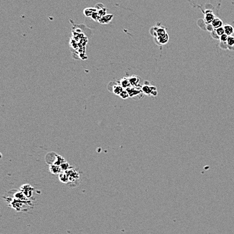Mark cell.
Segmentation results:
<instances>
[{
    "label": "cell",
    "mask_w": 234,
    "mask_h": 234,
    "mask_svg": "<svg viewBox=\"0 0 234 234\" xmlns=\"http://www.w3.org/2000/svg\"><path fill=\"white\" fill-rule=\"evenodd\" d=\"M126 90L129 93V97L133 98V99H142L143 96L144 95L143 93L142 92L141 89H140L139 88H135L133 87V86H131L130 88L126 89Z\"/></svg>",
    "instance_id": "1"
},
{
    "label": "cell",
    "mask_w": 234,
    "mask_h": 234,
    "mask_svg": "<svg viewBox=\"0 0 234 234\" xmlns=\"http://www.w3.org/2000/svg\"><path fill=\"white\" fill-rule=\"evenodd\" d=\"M141 90L143 93V94L146 95H152L153 97H155L157 95V88L154 86H150V85H145L141 86Z\"/></svg>",
    "instance_id": "2"
},
{
    "label": "cell",
    "mask_w": 234,
    "mask_h": 234,
    "mask_svg": "<svg viewBox=\"0 0 234 234\" xmlns=\"http://www.w3.org/2000/svg\"><path fill=\"white\" fill-rule=\"evenodd\" d=\"M20 190L24 194L26 198H29L32 197L34 188L30 184H24L20 187Z\"/></svg>",
    "instance_id": "3"
},
{
    "label": "cell",
    "mask_w": 234,
    "mask_h": 234,
    "mask_svg": "<svg viewBox=\"0 0 234 234\" xmlns=\"http://www.w3.org/2000/svg\"><path fill=\"white\" fill-rule=\"evenodd\" d=\"M67 174L68 175L69 178H70V182H72L75 181V180L79 179V173L75 171L74 169H70L67 171H65Z\"/></svg>",
    "instance_id": "4"
},
{
    "label": "cell",
    "mask_w": 234,
    "mask_h": 234,
    "mask_svg": "<svg viewBox=\"0 0 234 234\" xmlns=\"http://www.w3.org/2000/svg\"><path fill=\"white\" fill-rule=\"evenodd\" d=\"M58 155L55 153H50L47 154L46 157V161L50 165H54L57 159Z\"/></svg>",
    "instance_id": "5"
},
{
    "label": "cell",
    "mask_w": 234,
    "mask_h": 234,
    "mask_svg": "<svg viewBox=\"0 0 234 234\" xmlns=\"http://www.w3.org/2000/svg\"><path fill=\"white\" fill-rule=\"evenodd\" d=\"M129 82H130V84L131 86H133V87H135V88H139L141 87V84H139V81H140V78L137 76H135L133 75L132 76H131L130 78H129Z\"/></svg>",
    "instance_id": "6"
},
{
    "label": "cell",
    "mask_w": 234,
    "mask_h": 234,
    "mask_svg": "<svg viewBox=\"0 0 234 234\" xmlns=\"http://www.w3.org/2000/svg\"><path fill=\"white\" fill-rule=\"evenodd\" d=\"M113 84V86H111L112 87V89H111V91L114 93V94L117 95H119L121 94V93L123 91L124 89L122 87V86L120 85L119 82H117V83H115V82H112Z\"/></svg>",
    "instance_id": "7"
},
{
    "label": "cell",
    "mask_w": 234,
    "mask_h": 234,
    "mask_svg": "<svg viewBox=\"0 0 234 234\" xmlns=\"http://www.w3.org/2000/svg\"><path fill=\"white\" fill-rule=\"evenodd\" d=\"M215 16L214 15L213 13L212 12V11H209L205 13V15H204V21L205 22V23L207 24H212L213 21L215 20Z\"/></svg>",
    "instance_id": "8"
},
{
    "label": "cell",
    "mask_w": 234,
    "mask_h": 234,
    "mask_svg": "<svg viewBox=\"0 0 234 234\" xmlns=\"http://www.w3.org/2000/svg\"><path fill=\"white\" fill-rule=\"evenodd\" d=\"M155 39H156V41H157V44L165 45L168 43L169 41V36L168 34H166L164 35H162V36L155 37Z\"/></svg>",
    "instance_id": "9"
},
{
    "label": "cell",
    "mask_w": 234,
    "mask_h": 234,
    "mask_svg": "<svg viewBox=\"0 0 234 234\" xmlns=\"http://www.w3.org/2000/svg\"><path fill=\"white\" fill-rule=\"evenodd\" d=\"M118 82H119L120 85H121L122 87L124 89V90L130 88L131 86L130 82H129V78H123L120 80V81Z\"/></svg>",
    "instance_id": "10"
},
{
    "label": "cell",
    "mask_w": 234,
    "mask_h": 234,
    "mask_svg": "<svg viewBox=\"0 0 234 234\" xmlns=\"http://www.w3.org/2000/svg\"><path fill=\"white\" fill-rule=\"evenodd\" d=\"M212 26L214 28V29L216 30L217 28L223 27V21L221 20L219 18H215V20L212 22Z\"/></svg>",
    "instance_id": "11"
},
{
    "label": "cell",
    "mask_w": 234,
    "mask_h": 234,
    "mask_svg": "<svg viewBox=\"0 0 234 234\" xmlns=\"http://www.w3.org/2000/svg\"><path fill=\"white\" fill-rule=\"evenodd\" d=\"M113 15L112 14H106L104 16L100 18L99 20V22L101 24H108L111 21L112 19Z\"/></svg>",
    "instance_id": "12"
},
{
    "label": "cell",
    "mask_w": 234,
    "mask_h": 234,
    "mask_svg": "<svg viewBox=\"0 0 234 234\" xmlns=\"http://www.w3.org/2000/svg\"><path fill=\"white\" fill-rule=\"evenodd\" d=\"M50 171L53 174H57V173H61V171H62V169L61 168V167L59 165H50Z\"/></svg>",
    "instance_id": "13"
},
{
    "label": "cell",
    "mask_w": 234,
    "mask_h": 234,
    "mask_svg": "<svg viewBox=\"0 0 234 234\" xmlns=\"http://www.w3.org/2000/svg\"><path fill=\"white\" fill-rule=\"evenodd\" d=\"M224 30H225V33L228 36H232L233 33H234V28L230 24H226L223 26Z\"/></svg>",
    "instance_id": "14"
},
{
    "label": "cell",
    "mask_w": 234,
    "mask_h": 234,
    "mask_svg": "<svg viewBox=\"0 0 234 234\" xmlns=\"http://www.w3.org/2000/svg\"><path fill=\"white\" fill-rule=\"evenodd\" d=\"M14 197H15V199L21 200V201L25 202L27 200V198H26V196L24 195V194L22 192V191L16 192V193L14 194Z\"/></svg>",
    "instance_id": "15"
},
{
    "label": "cell",
    "mask_w": 234,
    "mask_h": 234,
    "mask_svg": "<svg viewBox=\"0 0 234 234\" xmlns=\"http://www.w3.org/2000/svg\"><path fill=\"white\" fill-rule=\"evenodd\" d=\"M59 178V180L62 182V183L67 184L68 182H70V178H69L68 175L65 172L60 173Z\"/></svg>",
    "instance_id": "16"
},
{
    "label": "cell",
    "mask_w": 234,
    "mask_h": 234,
    "mask_svg": "<svg viewBox=\"0 0 234 234\" xmlns=\"http://www.w3.org/2000/svg\"><path fill=\"white\" fill-rule=\"evenodd\" d=\"M97 10L96 8H87L85 9L84 11V14H85L86 16H88V17H92V14L94 13L95 12H96Z\"/></svg>",
    "instance_id": "17"
},
{
    "label": "cell",
    "mask_w": 234,
    "mask_h": 234,
    "mask_svg": "<svg viewBox=\"0 0 234 234\" xmlns=\"http://www.w3.org/2000/svg\"><path fill=\"white\" fill-rule=\"evenodd\" d=\"M227 44L229 47H232L234 46V37L233 36H229L227 39Z\"/></svg>",
    "instance_id": "18"
},
{
    "label": "cell",
    "mask_w": 234,
    "mask_h": 234,
    "mask_svg": "<svg viewBox=\"0 0 234 234\" xmlns=\"http://www.w3.org/2000/svg\"><path fill=\"white\" fill-rule=\"evenodd\" d=\"M61 169L63 171H67L68 169H70V165H69V163L67 162H64L63 164L61 165Z\"/></svg>",
    "instance_id": "19"
},
{
    "label": "cell",
    "mask_w": 234,
    "mask_h": 234,
    "mask_svg": "<svg viewBox=\"0 0 234 234\" xmlns=\"http://www.w3.org/2000/svg\"><path fill=\"white\" fill-rule=\"evenodd\" d=\"M215 30H216V33H217V35H219V37L222 36L223 35L226 34V33H225V30H224L223 26V27H221V28H217V29H216Z\"/></svg>",
    "instance_id": "20"
},
{
    "label": "cell",
    "mask_w": 234,
    "mask_h": 234,
    "mask_svg": "<svg viewBox=\"0 0 234 234\" xmlns=\"http://www.w3.org/2000/svg\"><path fill=\"white\" fill-rule=\"evenodd\" d=\"M120 97H121L122 99H127V98L129 97V95L126 90H124L121 93V94L120 95Z\"/></svg>",
    "instance_id": "21"
},
{
    "label": "cell",
    "mask_w": 234,
    "mask_h": 234,
    "mask_svg": "<svg viewBox=\"0 0 234 234\" xmlns=\"http://www.w3.org/2000/svg\"><path fill=\"white\" fill-rule=\"evenodd\" d=\"M229 36L228 35H227L226 34H224L222 36L220 37V41H221V43H227V39H228Z\"/></svg>",
    "instance_id": "22"
},
{
    "label": "cell",
    "mask_w": 234,
    "mask_h": 234,
    "mask_svg": "<svg viewBox=\"0 0 234 234\" xmlns=\"http://www.w3.org/2000/svg\"><path fill=\"white\" fill-rule=\"evenodd\" d=\"M211 36L213 37V39H220V37L217 35V33H216V30H214L213 32H211Z\"/></svg>",
    "instance_id": "23"
}]
</instances>
